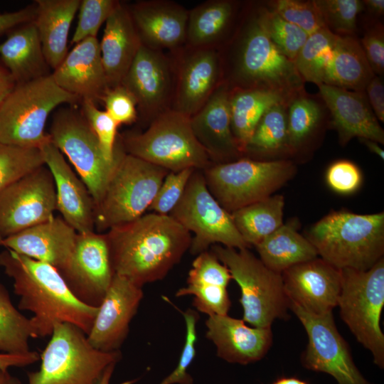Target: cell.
<instances>
[{"instance_id":"cell-10","label":"cell","mask_w":384,"mask_h":384,"mask_svg":"<svg viewBox=\"0 0 384 384\" xmlns=\"http://www.w3.org/2000/svg\"><path fill=\"white\" fill-rule=\"evenodd\" d=\"M210 251L228 269L240 289L245 322L253 327L267 328L275 319L289 316V299L280 273L267 267L248 248L213 245Z\"/></svg>"},{"instance_id":"cell-54","label":"cell","mask_w":384,"mask_h":384,"mask_svg":"<svg viewBox=\"0 0 384 384\" xmlns=\"http://www.w3.org/2000/svg\"><path fill=\"white\" fill-rule=\"evenodd\" d=\"M40 359L36 351L23 355L0 353V368L8 370L11 367H24L31 365Z\"/></svg>"},{"instance_id":"cell-8","label":"cell","mask_w":384,"mask_h":384,"mask_svg":"<svg viewBox=\"0 0 384 384\" xmlns=\"http://www.w3.org/2000/svg\"><path fill=\"white\" fill-rule=\"evenodd\" d=\"M207 188L229 213L270 197L296 174L291 159L238 160L212 164L202 170Z\"/></svg>"},{"instance_id":"cell-27","label":"cell","mask_w":384,"mask_h":384,"mask_svg":"<svg viewBox=\"0 0 384 384\" xmlns=\"http://www.w3.org/2000/svg\"><path fill=\"white\" fill-rule=\"evenodd\" d=\"M143 45L159 50L181 44L186 38L188 12L170 1L136 3L129 9Z\"/></svg>"},{"instance_id":"cell-48","label":"cell","mask_w":384,"mask_h":384,"mask_svg":"<svg viewBox=\"0 0 384 384\" xmlns=\"http://www.w3.org/2000/svg\"><path fill=\"white\" fill-rule=\"evenodd\" d=\"M186 323V338L178 363L172 373L159 384H193L187 370L196 356V323L198 314L191 309L182 312Z\"/></svg>"},{"instance_id":"cell-26","label":"cell","mask_w":384,"mask_h":384,"mask_svg":"<svg viewBox=\"0 0 384 384\" xmlns=\"http://www.w3.org/2000/svg\"><path fill=\"white\" fill-rule=\"evenodd\" d=\"M220 55L209 47L199 48L186 57L179 68L172 110L195 114L222 82Z\"/></svg>"},{"instance_id":"cell-49","label":"cell","mask_w":384,"mask_h":384,"mask_svg":"<svg viewBox=\"0 0 384 384\" xmlns=\"http://www.w3.org/2000/svg\"><path fill=\"white\" fill-rule=\"evenodd\" d=\"M105 111L117 123L131 124L137 119V102L123 85L108 88L101 100Z\"/></svg>"},{"instance_id":"cell-59","label":"cell","mask_w":384,"mask_h":384,"mask_svg":"<svg viewBox=\"0 0 384 384\" xmlns=\"http://www.w3.org/2000/svg\"><path fill=\"white\" fill-rule=\"evenodd\" d=\"M272 384H309L308 382L296 377H281Z\"/></svg>"},{"instance_id":"cell-13","label":"cell","mask_w":384,"mask_h":384,"mask_svg":"<svg viewBox=\"0 0 384 384\" xmlns=\"http://www.w3.org/2000/svg\"><path fill=\"white\" fill-rule=\"evenodd\" d=\"M51 142L65 154L90 193L95 205L101 199L112 172L98 140L82 114L70 108L57 112L48 134Z\"/></svg>"},{"instance_id":"cell-52","label":"cell","mask_w":384,"mask_h":384,"mask_svg":"<svg viewBox=\"0 0 384 384\" xmlns=\"http://www.w3.org/2000/svg\"><path fill=\"white\" fill-rule=\"evenodd\" d=\"M365 92L378 120L384 122V85L380 76L374 75L367 85Z\"/></svg>"},{"instance_id":"cell-40","label":"cell","mask_w":384,"mask_h":384,"mask_svg":"<svg viewBox=\"0 0 384 384\" xmlns=\"http://www.w3.org/2000/svg\"><path fill=\"white\" fill-rule=\"evenodd\" d=\"M337 35L326 28L309 36L294 63L303 80L323 84L326 66L331 57Z\"/></svg>"},{"instance_id":"cell-36","label":"cell","mask_w":384,"mask_h":384,"mask_svg":"<svg viewBox=\"0 0 384 384\" xmlns=\"http://www.w3.org/2000/svg\"><path fill=\"white\" fill-rule=\"evenodd\" d=\"M287 103L276 105L265 113L246 146L244 157L264 161L289 159Z\"/></svg>"},{"instance_id":"cell-32","label":"cell","mask_w":384,"mask_h":384,"mask_svg":"<svg viewBox=\"0 0 384 384\" xmlns=\"http://www.w3.org/2000/svg\"><path fill=\"white\" fill-rule=\"evenodd\" d=\"M0 57L16 84L48 75V65L33 21L11 32L0 43Z\"/></svg>"},{"instance_id":"cell-22","label":"cell","mask_w":384,"mask_h":384,"mask_svg":"<svg viewBox=\"0 0 384 384\" xmlns=\"http://www.w3.org/2000/svg\"><path fill=\"white\" fill-rule=\"evenodd\" d=\"M77 235L62 217L54 216L0 240V246L49 264L60 272L71 257Z\"/></svg>"},{"instance_id":"cell-15","label":"cell","mask_w":384,"mask_h":384,"mask_svg":"<svg viewBox=\"0 0 384 384\" xmlns=\"http://www.w3.org/2000/svg\"><path fill=\"white\" fill-rule=\"evenodd\" d=\"M53 176L43 165L0 193V240L54 217Z\"/></svg>"},{"instance_id":"cell-42","label":"cell","mask_w":384,"mask_h":384,"mask_svg":"<svg viewBox=\"0 0 384 384\" xmlns=\"http://www.w3.org/2000/svg\"><path fill=\"white\" fill-rule=\"evenodd\" d=\"M257 10L272 41L289 59L294 61L309 36L270 8L262 6Z\"/></svg>"},{"instance_id":"cell-17","label":"cell","mask_w":384,"mask_h":384,"mask_svg":"<svg viewBox=\"0 0 384 384\" xmlns=\"http://www.w3.org/2000/svg\"><path fill=\"white\" fill-rule=\"evenodd\" d=\"M142 288L124 277L114 275L87 335L94 348L105 352L119 351L143 298Z\"/></svg>"},{"instance_id":"cell-39","label":"cell","mask_w":384,"mask_h":384,"mask_svg":"<svg viewBox=\"0 0 384 384\" xmlns=\"http://www.w3.org/2000/svg\"><path fill=\"white\" fill-rule=\"evenodd\" d=\"M30 338H36L31 319L14 306L9 292L0 283V353H29Z\"/></svg>"},{"instance_id":"cell-3","label":"cell","mask_w":384,"mask_h":384,"mask_svg":"<svg viewBox=\"0 0 384 384\" xmlns=\"http://www.w3.org/2000/svg\"><path fill=\"white\" fill-rule=\"evenodd\" d=\"M238 33L229 79L230 88L265 89L291 98L305 90L294 61L272 41L257 9Z\"/></svg>"},{"instance_id":"cell-53","label":"cell","mask_w":384,"mask_h":384,"mask_svg":"<svg viewBox=\"0 0 384 384\" xmlns=\"http://www.w3.org/2000/svg\"><path fill=\"white\" fill-rule=\"evenodd\" d=\"M35 14L36 4L16 11L0 14V35L16 26L33 21Z\"/></svg>"},{"instance_id":"cell-19","label":"cell","mask_w":384,"mask_h":384,"mask_svg":"<svg viewBox=\"0 0 384 384\" xmlns=\"http://www.w3.org/2000/svg\"><path fill=\"white\" fill-rule=\"evenodd\" d=\"M55 183L57 210L63 219L78 233L95 231V202L63 153L49 139L39 148Z\"/></svg>"},{"instance_id":"cell-55","label":"cell","mask_w":384,"mask_h":384,"mask_svg":"<svg viewBox=\"0 0 384 384\" xmlns=\"http://www.w3.org/2000/svg\"><path fill=\"white\" fill-rule=\"evenodd\" d=\"M16 84L8 70L0 66V106Z\"/></svg>"},{"instance_id":"cell-1","label":"cell","mask_w":384,"mask_h":384,"mask_svg":"<svg viewBox=\"0 0 384 384\" xmlns=\"http://www.w3.org/2000/svg\"><path fill=\"white\" fill-rule=\"evenodd\" d=\"M105 234L114 274L141 287L163 279L192 240L191 233L171 216L153 212Z\"/></svg>"},{"instance_id":"cell-2","label":"cell","mask_w":384,"mask_h":384,"mask_svg":"<svg viewBox=\"0 0 384 384\" xmlns=\"http://www.w3.org/2000/svg\"><path fill=\"white\" fill-rule=\"evenodd\" d=\"M0 265L13 279L18 309L33 313L36 338L50 336L54 325L65 322L89 334L98 307L77 299L56 268L9 249L0 252Z\"/></svg>"},{"instance_id":"cell-35","label":"cell","mask_w":384,"mask_h":384,"mask_svg":"<svg viewBox=\"0 0 384 384\" xmlns=\"http://www.w3.org/2000/svg\"><path fill=\"white\" fill-rule=\"evenodd\" d=\"M290 98L265 89L230 88V126L237 145L245 156L246 146L259 121L273 106Z\"/></svg>"},{"instance_id":"cell-23","label":"cell","mask_w":384,"mask_h":384,"mask_svg":"<svg viewBox=\"0 0 384 384\" xmlns=\"http://www.w3.org/2000/svg\"><path fill=\"white\" fill-rule=\"evenodd\" d=\"M51 73L56 84L80 100L94 102L110 88L103 66L100 43L90 37L75 44Z\"/></svg>"},{"instance_id":"cell-31","label":"cell","mask_w":384,"mask_h":384,"mask_svg":"<svg viewBox=\"0 0 384 384\" xmlns=\"http://www.w3.org/2000/svg\"><path fill=\"white\" fill-rule=\"evenodd\" d=\"M80 0H36L33 22L38 31L44 58L55 70L68 53V37Z\"/></svg>"},{"instance_id":"cell-56","label":"cell","mask_w":384,"mask_h":384,"mask_svg":"<svg viewBox=\"0 0 384 384\" xmlns=\"http://www.w3.org/2000/svg\"><path fill=\"white\" fill-rule=\"evenodd\" d=\"M363 9L370 15L369 19L378 20L384 14L383 0H363Z\"/></svg>"},{"instance_id":"cell-11","label":"cell","mask_w":384,"mask_h":384,"mask_svg":"<svg viewBox=\"0 0 384 384\" xmlns=\"http://www.w3.org/2000/svg\"><path fill=\"white\" fill-rule=\"evenodd\" d=\"M338 306L342 320L356 340L384 366V334L380 316L384 306V259L366 271L341 269Z\"/></svg>"},{"instance_id":"cell-37","label":"cell","mask_w":384,"mask_h":384,"mask_svg":"<svg viewBox=\"0 0 384 384\" xmlns=\"http://www.w3.org/2000/svg\"><path fill=\"white\" fill-rule=\"evenodd\" d=\"M284 205V197L274 194L230 215L244 241L255 246L283 225Z\"/></svg>"},{"instance_id":"cell-6","label":"cell","mask_w":384,"mask_h":384,"mask_svg":"<svg viewBox=\"0 0 384 384\" xmlns=\"http://www.w3.org/2000/svg\"><path fill=\"white\" fill-rule=\"evenodd\" d=\"M79 100L60 87L51 73L16 84L0 106V144L39 149L49 139L44 129L50 113Z\"/></svg>"},{"instance_id":"cell-50","label":"cell","mask_w":384,"mask_h":384,"mask_svg":"<svg viewBox=\"0 0 384 384\" xmlns=\"http://www.w3.org/2000/svg\"><path fill=\"white\" fill-rule=\"evenodd\" d=\"M362 181L360 169L348 160L332 163L326 172L327 185L339 194L348 195L356 192L360 188Z\"/></svg>"},{"instance_id":"cell-9","label":"cell","mask_w":384,"mask_h":384,"mask_svg":"<svg viewBox=\"0 0 384 384\" xmlns=\"http://www.w3.org/2000/svg\"><path fill=\"white\" fill-rule=\"evenodd\" d=\"M121 141L126 153L169 171H202L212 164L194 136L190 117L172 109L154 117L146 131L125 134Z\"/></svg>"},{"instance_id":"cell-57","label":"cell","mask_w":384,"mask_h":384,"mask_svg":"<svg viewBox=\"0 0 384 384\" xmlns=\"http://www.w3.org/2000/svg\"><path fill=\"white\" fill-rule=\"evenodd\" d=\"M0 384H21V380L11 375L8 370L0 368Z\"/></svg>"},{"instance_id":"cell-24","label":"cell","mask_w":384,"mask_h":384,"mask_svg":"<svg viewBox=\"0 0 384 384\" xmlns=\"http://www.w3.org/2000/svg\"><path fill=\"white\" fill-rule=\"evenodd\" d=\"M206 326V337L216 346L218 356L228 363L247 365L260 361L272 343L271 327H250L228 314L209 316Z\"/></svg>"},{"instance_id":"cell-46","label":"cell","mask_w":384,"mask_h":384,"mask_svg":"<svg viewBox=\"0 0 384 384\" xmlns=\"http://www.w3.org/2000/svg\"><path fill=\"white\" fill-rule=\"evenodd\" d=\"M82 115L95 134L104 157L109 162L114 161L119 125L105 110H99L91 100H82Z\"/></svg>"},{"instance_id":"cell-16","label":"cell","mask_w":384,"mask_h":384,"mask_svg":"<svg viewBox=\"0 0 384 384\" xmlns=\"http://www.w3.org/2000/svg\"><path fill=\"white\" fill-rule=\"evenodd\" d=\"M59 272L77 299L98 307L114 275L105 234L78 233L71 257Z\"/></svg>"},{"instance_id":"cell-34","label":"cell","mask_w":384,"mask_h":384,"mask_svg":"<svg viewBox=\"0 0 384 384\" xmlns=\"http://www.w3.org/2000/svg\"><path fill=\"white\" fill-rule=\"evenodd\" d=\"M374 75L358 38L338 36L325 70L323 84L365 92Z\"/></svg>"},{"instance_id":"cell-28","label":"cell","mask_w":384,"mask_h":384,"mask_svg":"<svg viewBox=\"0 0 384 384\" xmlns=\"http://www.w3.org/2000/svg\"><path fill=\"white\" fill-rule=\"evenodd\" d=\"M231 279L228 269L207 250L196 255L188 274L187 285L179 289L176 296H193V306L208 316L226 315L231 304L227 290Z\"/></svg>"},{"instance_id":"cell-43","label":"cell","mask_w":384,"mask_h":384,"mask_svg":"<svg viewBox=\"0 0 384 384\" xmlns=\"http://www.w3.org/2000/svg\"><path fill=\"white\" fill-rule=\"evenodd\" d=\"M325 27L340 36H356L358 14L363 11L360 0H314Z\"/></svg>"},{"instance_id":"cell-21","label":"cell","mask_w":384,"mask_h":384,"mask_svg":"<svg viewBox=\"0 0 384 384\" xmlns=\"http://www.w3.org/2000/svg\"><path fill=\"white\" fill-rule=\"evenodd\" d=\"M230 92V87L223 79L206 104L190 117L194 136L212 164L243 157L231 130Z\"/></svg>"},{"instance_id":"cell-51","label":"cell","mask_w":384,"mask_h":384,"mask_svg":"<svg viewBox=\"0 0 384 384\" xmlns=\"http://www.w3.org/2000/svg\"><path fill=\"white\" fill-rule=\"evenodd\" d=\"M370 20L359 41L373 72L381 77L384 73V27L380 21Z\"/></svg>"},{"instance_id":"cell-7","label":"cell","mask_w":384,"mask_h":384,"mask_svg":"<svg viewBox=\"0 0 384 384\" xmlns=\"http://www.w3.org/2000/svg\"><path fill=\"white\" fill-rule=\"evenodd\" d=\"M121 358L119 351L94 348L76 326L58 323L40 355L39 370L28 373V384H98L107 368Z\"/></svg>"},{"instance_id":"cell-5","label":"cell","mask_w":384,"mask_h":384,"mask_svg":"<svg viewBox=\"0 0 384 384\" xmlns=\"http://www.w3.org/2000/svg\"><path fill=\"white\" fill-rule=\"evenodd\" d=\"M114 157L112 172L95 207V230L100 233L145 214L169 172L126 153L118 142Z\"/></svg>"},{"instance_id":"cell-33","label":"cell","mask_w":384,"mask_h":384,"mask_svg":"<svg viewBox=\"0 0 384 384\" xmlns=\"http://www.w3.org/2000/svg\"><path fill=\"white\" fill-rule=\"evenodd\" d=\"M299 227L297 218L289 219L255 246L267 267L281 274L294 265L318 257L314 245L299 233Z\"/></svg>"},{"instance_id":"cell-14","label":"cell","mask_w":384,"mask_h":384,"mask_svg":"<svg viewBox=\"0 0 384 384\" xmlns=\"http://www.w3.org/2000/svg\"><path fill=\"white\" fill-rule=\"evenodd\" d=\"M307 334L308 344L302 356L307 369L332 375L338 384H370L356 368L348 346L339 334L332 312L309 313L289 302Z\"/></svg>"},{"instance_id":"cell-47","label":"cell","mask_w":384,"mask_h":384,"mask_svg":"<svg viewBox=\"0 0 384 384\" xmlns=\"http://www.w3.org/2000/svg\"><path fill=\"white\" fill-rule=\"evenodd\" d=\"M192 168L169 171L163 180L149 210L161 215H169L182 198L193 171Z\"/></svg>"},{"instance_id":"cell-29","label":"cell","mask_w":384,"mask_h":384,"mask_svg":"<svg viewBox=\"0 0 384 384\" xmlns=\"http://www.w3.org/2000/svg\"><path fill=\"white\" fill-rule=\"evenodd\" d=\"M141 45L129 9L119 2L105 22L100 43L102 60L110 87L121 84Z\"/></svg>"},{"instance_id":"cell-25","label":"cell","mask_w":384,"mask_h":384,"mask_svg":"<svg viewBox=\"0 0 384 384\" xmlns=\"http://www.w3.org/2000/svg\"><path fill=\"white\" fill-rule=\"evenodd\" d=\"M120 85L144 114L156 116L164 111L171 87L169 62L159 50L142 43Z\"/></svg>"},{"instance_id":"cell-58","label":"cell","mask_w":384,"mask_h":384,"mask_svg":"<svg viewBox=\"0 0 384 384\" xmlns=\"http://www.w3.org/2000/svg\"><path fill=\"white\" fill-rule=\"evenodd\" d=\"M363 141V142L366 144V146L368 147V150L378 155L379 157H380L383 160L384 159V151L381 147L378 145V143L368 140V139H361Z\"/></svg>"},{"instance_id":"cell-18","label":"cell","mask_w":384,"mask_h":384,"mask_svg":"<svg viewBox=\"0 0 384 384\" xmlns=\"http://www.w3.org/2000/svg\"><path fill=\"white\" fill-rule=\"evenodd\" d=\"M281 274L289 302L305 311L324 314L338 306L341 270L321 257L294 265Z\"/></svg>"},{"instance_id":"cell-38","label":"cell","mask_w":384,"mask_h":384,"mask_svg":"<svg viewBox=\"0 0 384 384\" xmlns=\"http://www.w3.org/2000/svg\"><path fill=\"white\" fill-rule=\"evenodd\" d=\"M235 11L233 1L213 0L197 6L188 12L186 40L198 48L209 47L228 30Z\"/></svg>"},{"instance_id":"cell-30","label":"cell","mask_w":384,"mask_h":384,"mask_svg":"<svg viewBox=\"0 0 384 384\" xmlns=\"http://www.w3.org/2000/svg\"><path fill=\"white\" fill-rule=\"evenodd\" d=\"M331 117L324 101L305 90L294 95L287 103V130L289 159H302L319 145Z\"/></svg>"},{"instance_id":"cell-60","label":"cell","mask_w":384,"mask_h":384,"mask_svg":"<svg viewBox=\"0 0 384 384\" xmlns=\"http://www.w3.org/2000/svg\"><path fill=\"white\" fill-rule=\"evenodd\" d=\"M116 363L109 366L104 372L102 378H100L98 384H110V380L112 375Z\"/></svg>"},{"instance_id":"cell-41","label":"cell","mask_w":384,"mask_h":384,"mask_svg":"<svg viewBox=\"0 0 384 384\" xmlns=\"http://www.w3.org/2000/svg\"><path fill=\"white\" fill-rule=\"evenodd\" d=\"M43 165L38 148L0 144V193Z\"/></svg>"},{"instance_id":"cell-4","label":"cell","mask_w":384,"mask_h":384,"mask_svg":"<svg viewBox=\"0 0 384 384\" xmlns=\"http://www.w3.org/2000/svg\"><path fill=\"white\" fill-rule=\"evenodd\" d=\"M305 237L337 269L366 271L383 257L384 213L333 211L313 224Z\"/></svg>"},{"instance_id":"cell-20","label":"cell","mask_w":384,"mask_h":384,"mask_svg":"<svg viewBox=\"0 0 384 384\" xmlns=\"http://www.w3.org/2000/svg\"><path fill=\"white\" fill-rule=\"evenodd\" d=\"M319 94L331 117L341 146L358 137L384 144V131L373 113L365 92L321 84Z\"/></svg>"},{"instance_id":"cell-44","label":"cell","mask_w":384,"mask_h":384,"mask_svg":"<svg viewBox=\"0 0 384 384\" xmlns=\"http://www.w3.org/2000/svg\"><path fill=\"white\" fill-rule=\"evenodd\" d=\"M271 10L309 36L326 28L314 1L277 0L267 4Z\"/></svg>"},{"instance_id":"cell-12","label":"cell","mask_w":384,"mask_h":384,"mask_svg":"<svg viewBox=\"0 0 384 384\" xmlns=\"http://www.w3.org/2000/svg\"><path fill=\"white\" fill-rule=\"evenodd\" d=\"M169 215L193 233L189 248L193 255L213 245L238 250L250 247L235 227L230 213L208 191L201 170L193 171L182 198Z\"/></svg>"},{"instance_id":"cell-45","label":"cell","mask_w":384,"mask_h":384,"mask_svg":"<svg viewBox=\"0 0 384 384\" xmlns=\"http://www.w3.org/2000/svg\"><path fill=\"white\" fill-rule=\"evenodd\" d=\"M118 4L119 1L114 0L80 1L78 21L71 43L77 44L90 37L97 38L100 26Z\"/></svg>"}]
</instances>
